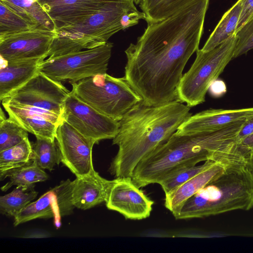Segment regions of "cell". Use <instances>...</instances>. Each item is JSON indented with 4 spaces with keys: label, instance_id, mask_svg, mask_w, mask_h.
Wrapping results in <instances>:
<instances>
[{
    "label": "cell",
    "instance_id": "cell-1",
    "mask_svg": "<svg viewBox=\"0 0 253 253\" xmlns=\"http://www.w3.org/2000/svg\"><path fill=\"white\" fill-rule=\"evenodd\" d=\"M210 0H199L156 23L149 24L125 52V77L145 104L176 100L183 69L199 49Z\"/></svg>",
    "mask_w": 253,
    "mask_h": 253
},
{
    "label": "cell",
    "instance_id": "cell-2",
    "mask_svg": "<svg viewBox=\"0 0 253 253\" xmlns=\"http://www.w3.org/2000/svg\"><path fill=\"white\" fill-rule=\"evenodd\" d=\"M190 107L174 100L152 105L142 101L130 109L119 121L113 139L119 150L109 171L116 178L131 177L138 163L166 142L192 115Z\"/></svg>",
    "mask_w": 253,
    "mask_h": 253
},
{
    "label": "cell",
    "instance_id": "cell-3",
    "mask_svg": "<svg viewBox=\"0 0 253 253\" xmlns=\"http://www.w3.org/2000/svg\"><path fill=\"white\" fill-rule=\"evenodd\" d=\"M247 120L209 131L189 134L175 132L138 163L131 177L133 182L141 188L158 183L164 175L178 168L208 160L219 162L231 152Z\"/></svg>",
    "mask_w": 253,
    "mask_h": 253
},
{
    "label": "cell",
    "instance_id": "cell-4",
    "mask_svg": "<svg viewBox=\"0 0 253 253\" xmlns=\"http://www.w3.org/2000/svg\"><path fill=\"white\" fill-rule=\"evenodd\" d=\"M253 208V174L247 162L233 161L224 171L188 199L173 216L202 218Z\"/></svg>",
    "mask_w": 253,
    "mask_h": 253
},
{
    "label": "cell",
    "instance_id": "cell-5",
    "mask_svg": "<svg viewBox=\"0 0 253 253\" xmlns=\"http://www.w3.org/2000/svg\"><path fill=\"white\" fill-rule=\"evenodd\" d=\"M134 3H123L106 8L56 31L47 57L96 47L108 42L119 31L137 24L141 19L145 20V14L138 11Z\"/></svg>",
    "mask_w": 253,
    "mask_h": 253
},
{
    "label": "cell",
    "instance_id": "cell-6",
    "mask_svg": "<svg viewBox=\"0 0 253 253\" xmlns=\"http://www.w3.org/2000/svg\"><path fill=\"white\" fill-rule=\"evenodd\" d=\"M236 42L234 35L211 50L198 49L194 62L177 86L176 100L190 107L204 102L211 84L233 59Z\"/></svg>",
    "mask_w": 253,
    "mask_h": 253
},
{
    "label": "cell",
    "instance_id": "cell-7",
    "mask_svg": "<svg viewBox=\"0 0 253 253\" xmlns=\"http://www.w3.org/2000/svg\"><path fill=\"white\" fill-rule=\"evenodd\" d=\"M82 101L100 113L118 121L142 99L125 77L98 74L71 84Z\"/></svg>",
    "mask_w": 253,
    "mask_h": 253
},
{
    "label": "cell",
    "instance_id": "cell-8",
    "mask_svg": "<svg viewBox=\"0 0 253 253\" xmlns=\"http://www.w3.org/2000/svg\"><path fill=\"white\" fill-rule=\"evenodd\" d=\"M112 43L44 60L40 71L53 80L71 84L98 74H105L111 56Z\"/></svg>",
    "mask_w": 253,
    "mask_h": 253
},
{
    "label": "cell",
    "instance_id": "cell-9",
    "mask_svg": "<svg viewBox=\"0 0 253 253\" xmlns=\"http://www.w3.org/2000/svg\"><path fill=\"white\" fill-rule=\"evenodd\" d=\"M70 92L61 82L52 80L40 71L2 100L1 103L36 107L61 116L65 101Z\"/></svg>",
    "mask_w": 253,
    "mask_h": 253
},
{
    "label": "cell",
    "instance_id": "cell-10",
    "mask_svg": "<svg viewBox=\"0 0 253 253\" xmlns=\"http://www.w3.org/2000/svg\"><path fill=\"white\" fill-rule=\"evenodd\" d=\"M61 117L96 144L101 140L113 139L119 130V121L100 113L78 97L73 90L65 101Z\"/></svg>",
    "mask_w": 253,
    "mask_h": 253
},
{
    "label": "cell",
    "instance_id": "cell-11",
    "mask_svg": "<svg viewBox=\"0 0 253 253\" xmlns=\"http://www.w3.org/2000/svg\"><path fill=\"white\" fill-rule=\"evenodd\" d=\"M72 181H61L16 214L14 226L35 219L52 218L55 226L59 228L61 217L72 214L75 208L72 203Z\"/></svg>",
    "mask_w": 253,
    "mask_h": 253
},
{
    "label": "cell",
    "instance_id": "cell-12",
    "mask_svg": "<svg viewBox=\"0 0 253 253\" xmlns=\"http://www.w3.org/2000/svg\"><path fill=\"white\" fill-rule=\"evenodd\" d=\"M61 162L76 177L89 174L94 169L92 151L95 141L86 137L63 120L56 134Z\"/></svg>",
    "mask_w": 253,
    "mask_h": 253
},
{
    "label": "cell",
    "instance_id": "cell-13",
    "mask_svg": "<svg viewBox=\"0 0 253 253\" xmlns=\"http://www.w3.org/2000/svg\"><path fill=\"white\" fill-rule=\"evenodd\" d=\"M52 21L55 32L76 25L106 8L132 0H38Z\"/></svg>",
    "mask_w": 253,
    "mask_h": 253
},
{
    "label": "cell",
    "instance_id": "cell-14",
    "mask_svg": "<svg viewBox=\"0 0 253 253\" xmlns=\"http://www.w3.org/2000/svg\"><path fill=\"white\" fill-rule=\"evenodd\" d=\"M54 31L36 28L0 39L1 59L22 60L47 57Z\"/></svg>",
    "mask_w": 253,
    "mask_h": 253
},
{
    "label": "cell",
    "instance_id": "cell-15",
    "mask_svg": "<svg viewBox=\"0 0 253 253\" xmlns=\"http://www.w3.org/2000/svg\"><path fill=\"white\" fill-rule=\"evenodd\" d=\"M105 203L109 210L119 212L126 219L133 220L149 217L154 204L129 177L114 179Z\"/></svg>",
    "mask_w": 253,
    "mask_h": 253
},
{
    "label": "cell",
    "instance_id": "cell-16",
    "mask_svg": "<svg viewBox=\"0 0 253 253\" xmlns=\"http://www.w3.org/2000/svg\"><path fill=\"white\" fill-rule=\"evenodd\" d=\"M9 117L36 137L54 140L61 116L43 109L19 104L2 103Z\"/></svg>",
    "mask_w": 253,
    "mask_h": 253
},
{
    "label": "cell",
    "instance_id": "cell-17",
    "mask_svg": "<svg viewBox=\"0 0 253 253\" xmlns=\"http://www.w3.org/2000/svg\"><path fill=\"white\" fill-rule=\"evenodd\" d=\"M253 116V107L236 109H208L190 116L178 128L177 134L215 130L233 122Z\"/></svg>",
    "mask_w": 253,
    "mask_h": 253
},
{
    "label": "cell",
    "instance_id": "cell-18",
    "mask_svg": "<svg viewBox=\"0 0 253 253\" xmlns=\"http://www.w3.org/2000/svg\"><path fill=\"white\" fill-rule=\"evenodd\" d=\"M114 179L101 177L94 169L89 174L72 181V200L75 208L83 210L106 202Z\"/></svg>",
    "mask_w": 253,
    "mask_h": 253
},
{
    "label": "cell",
    "instance_id": "cell-19",
    "mask_svg": "<svg viewBox=\"0 0 253 253\" xmlns=\"http://www.w3.org/2000/svg\"><path fill=\"white\" fill-rule=\"evenodd\" d=\"M0 100L1 101L40 71L44 58L5 60L1 59Z\"/></svg>",
    "mask_w": 253,
    "mask_h": 253
},
{
    "label": "cell",
    "instance_id": "cell-20",
    "mask_svg": "<svg viewBox=\"0 0 253 253\" xmlns=\"http://www.w3.org/2000/svg\"><path fill=\"white\" fill-rule=\"evenodd\" d=\"M216 162L198 173L172 192L165 195V206L174 215L182 204L190 197L220 175L231 162Z\"/></svg>",
    "mask_w": 253,
    "mask_h": 253
},
{
    "label": "cell",
    "instance_id": "cell-21",
    "mask_svg": "<svg viewBox=\"0 0 253 253\" xmlns=\"http://www.w3.org/2000/svg\"><path fill=\"white\" fill-rule=\"evenodd\" d=\"M32 144L28 137L18 144L0 152V180L33 163Z\"/></svg>",
    "mask_w": 253,
    "mask_h": 253
},
{
    "label": "cell",
    "instance_id": "cell-22",
    "mask_svg": "<svg viewBox=\"0 0 253 253\" xmlns=\"http://www.w3.org/2000/svg\"><path fill=\"white\" fill-rule=\"evenodd\" d=\"M244 0L237 1L222 16L201 50L212 49L236 34Z\"/></svg>",
    "mask_w": 253,
    "mask_h": 253
},
{
    "label": "cell",
    "instance_id": "cell-23",
    "mask_svg": "<svg viewBox=\"0 0 253 253\" xmlns=\"http://www.w3.org/2000/svg\"><path fill=\"white\" fill-rule=\"evenodd\" d=\"M198 0H144L139 6L149 24L164 20Z\"/></svg>",
    "mask_w": 253,
    "mask_h": 253
},
{
    "label": "cell",
    "instance_id": "cell-24",
    "mask_svg": "<svg viewBox=\"0 0 253 253\" xmlns=\"http://www.w3.org/2000/svg\"><path fill=\"white\" fill-rule=\"evenodd\" d=\"M14 12L40 28L55 32L54 24L38 0H0Z\"/></svg>",
    "mask_w": 253,
    "mask_h": 253
},
{
    "label": "cell",
    "instance_id": "cell-25",
    "mask_svg": "<svg viewBox=\"0 0 253 253\" xmlns=\"http://www.w3.org/2000/svg\"><path fill=\"white\" fill-rule=\"evenodd\" d=\"M35 184L19 185L12 191L0 197V212L13 217L25 208L38 195Z\"/></svg>",
    "mask_w": 253,
    "mask_h": 253
},
{
    "label": "cell",
    "instance_id": "cell-26",
    "mask_svg": "<svg viewBox=\"0 0 253 253\" xmlns=\"http://www.w3.org/2000/svg\"><path fill=\"white\" fill-rule=\"evenodd\" d=\"M36 141L32 144L33 162L43 169L51 171L54 167L61 162L59 145L56 139L52 140L36 137Z\"/></svg>",
    "mask_w": 253,
    "mask_h": 253
},
{
    "label": "cell",
    "instance_id": "cell-27",
    "mask_svg": "<svg viewBox=\"0 0 253 253\" xmlns=\"http://www.w3.org/2000/svg\"><path fill=\"white\" fill-rule=\"evenodd\" d=\"M216 162H219L208 160L201 165H196L178 168L164 175L159 180L158 183L161 186L165 195L168 194Z\"/></svg>",
    "mask_w": 253,
    "mask_h": 253
},
{
    "label": "cell",
    "instance_id": "cell-28",
    "mask_svg": "<svg viewBox=\"0 0 253 253\" xmlns=\"http://www.w3.org/2000/svg\"><path fill=\"white\" fill-rule=\"evenodd\" d=\"M36 28L42 29L0 2V39Z\"/></svg>",
    "mask_w": 253,
    "mask_h": 253
},
{
    "label": "cell",
    "instance_id": "cell-29",
    "mask_svg": "<svg viewBox=\"0 0 253 253\" xmlns=\"http://www.w3.org/2000/svg\"><path fill=\"white\" fill-rule=\"evenodd\" d=\"M48 177V175L43 169L33 162L32 164L21 168L12 173L9 177V181L1 187V190L3 192L6 191L14 185H27L43 182L47 180Z\"/></svg>",
    "mask_w": 253,
    "mask_h": 253
},
{
    "label": "cell",
    "instance_id": "cell-30",
    "mask_svg": "<svg viewBox=\"0 0 253 253\" xmlns=\"http://www.w3.org/2000/svg\"><path fill=\"white\" fill-rule=\"evenodd\" d=\"M28 131L14 120H0V152L12 147L28 137Z\"/></svg>",
    "mask_w": 253,
    "mask_h": 253
},
{
    "label": "cell",
    "instance_id": "cell-31",
    "mask_svg": "<svg viewBox=\"0 0 253 253\" xmlns=\"http://www.w3.org/2000/svg\"><path fill=\"white\" fill-rule=\"evenodd\" d=\"M237 42L233 58L253 49V19L243 25L236 33Z\"/></svg>",
    "mask_w": 253,
    "mask_h": 253
},
{
    "label": "cell",
    "instance_id": "cell-32",
    "mask_svg": "<svg viewBox=\"0 0 253 253\" xmlns=\"http://www.w3.org/2000/svg\"><path fill=\"white\" fill-rule=\"evenodd\" d=\"M236 153L243 160H247L253 150V132L238 139L235 144Z\"/></svg>",
    "mask_w": 253,
    "mask_h": 253
},
{
    "label": "cell",
    "instance_id": "cell-33",
    "mask_svg": "<svg viewBox=\"0 0 253 253\" xmlns=\"http://www.w3.org/2000/svg\"><path fill=\"white\" fill-rule=\"evenodd\" d=\"M253 19V0H244L236 33L247 22Z\"/></svg>",
    "mask_w": 253,
    "mask_h": 253
},
{
    "label": "cell",
    "instance_id": "cell-34",
    "mask_svg": "<svg viewBox=\"0 0 253 253\" xmlns=\"http://www.w3.org/2000/svg\"><path fill=\"white\" fill-rule=\"evenodd\" d=\"M208 91L214 97H221L226 92V84L222 80L217 79L211 84Z\"/></svg>",
    "mask_w": 253,
    "mask_h": 253
},
{
    "label": "cell",
    "instance_id": "cell-35",
    "mask_svg": "<svg viewBox=\"0 0 253 253\" xmlns=\"http://www.w3.org/2000/svg\"><path fill=\"white\" fill-rule=\"evenodd\" d=\"M253 132V116L247 119L238 134V139H242Z\"/></svg>",
    "mask_w": 253,
    "mask_h": 253
},
{
    "label": "cell",
    "instance_id": "cell-36",
    "mask_svg": "<svg viewBox=\"0 0 253 253\" xmlns=\"http://www.w3.org/2000/svg\"><path fill=\"white\" fill-rule=\"evenodd\" d=\"M247 163L253 174V150L251 153V154L247 160Z\"/></svg>",
    "mask_w": 253,
    "mask_h": 253
},
{
    "label": "cell",
    "instance_id": "cell-37",
    "mask_svg": "<svg viewBox=\"0 0 253 253\" xmlns=\"http://www.w3.org/2000/svg\"><path fill=\"white\" fill-rule=\"evenodd\" d=\"M132 0L135 4H136L137 5H139L144 0Z\"/></svg>",
    "mask_w": 253,
    "mask_h": 253
}]
</instances>
